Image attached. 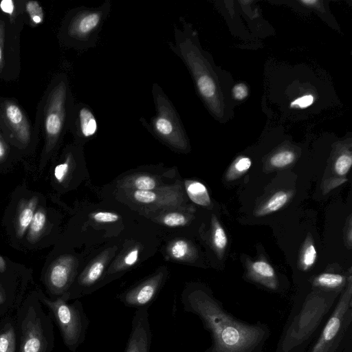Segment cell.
I'll return each instance as SVG.
<instances>
[{
	"instance_id": "1",
	"label": "cell",
	"mask_w": 352,
	"mask_h": 352,
	"mask_svg": "<svg viewBox=\"0 0 352 352\" xmlns=\"http://www.w3.org/2000/svg\"><path fill=\"white\" fill-rule=\"evenodd\" d=\"M185 311L197 316L211 335L212 344L206 352L258 351L266 336L263 328L244 324L226 313L209 294L199 289L184 292Z\"/></svg>"
},
{
	"instance_id": "2",
	"label": "cell",
	"mask_w": 352,
	"mask_h": 352,
	"mask_svg": "<svg viewBox=\"0 0 352 352\" xmlns=\"http://www.w3.org/2000/svg\"><path fill=\"white\" fill-rule=\"evenodd\" d=\"M74 104L67 76L65 73L57 74L38 103L34 121L43 135L45 153H50L69 131Z\"/></svg>"
},
{
	"instance_id": "3",
	"label": "cell",
	"mask_w": 352,
	"mask_h": 352,
	"mask_svg": "<svg viewBox=\"0 0 352 352\" xmlns=\"http://www.w3.org/2000/svg\"><path fill=\"white\" fill-rule=\"evenodd\" d=\"M111 9V1L105 0L96 7L79 6L69 10L58 31L60 43L77 50L94 47Z\"/></svg>"
},
{
	"instance_id": "4",
	"label": "cell",
	"mask_w": 352,
	"mask_h": 352,
	"mask_svg": "<svg viewBox=\"0 0 352 352\" xmlns=\"http://www.w3.org/2000/svg\"><path fill=\"white\" fill-rule=\"evenodd\" d=\"M151 94L155 114L148 121L140 118V123L162 142L179 151H185L188 146V138L175 106L157 82L153 84Z\"/></svg>"
},
{
	"instance_id": "5",
	"label": "cell",
	"mask_w": 352,
	"mask_h": 352,
	"mask_svg": "<svg viewBox=\"0 0 352 352\" xmlns=\"http://www.w3.org/2000/svg\"><path fill=\"white\" fill-rule=\"evenodd\" d=\"M45 302L54 314L65 344L70 351H76L84 342L89 325L82 303L77 300L69 304L63 297Z\"/></svg>"
},
{
	"instance_id": "6",
	"label": "cell",
	"mask_w": 352,
	"mask_h": 352,
	"mask_svg": "<svg viewBox=\"0 0 352 352\" xmlns=\"http://www.w3.org/2000/svg\"><path fill=\"white\" fill-rule=\"evenodd\" d=\"M0 130L9 144L20 148H27L40 133L18 102L5 97H0Z\"/></svg>"
},
{
	"instance_id": "7",
	"label": "cell",
	"mask_w": 352,
	"mask_h": 352,
	"mask_svg": "<svg viewBox=\"0 0 352 352\" xmlns=\"http://www.w3.org/2000/svg\"><path fill=\"white\" fill-rule=\"evenodd\" d=\"M23 24H14L0 12V78H15L21 69L20 34Z\"/></svg>"
},
{
	"instance_id": "8",
	"label": "cell",
	"mask_w": 352,
	"mask_h": 352,
	"mask_svg": "<svg viewBox=\"0 0 352 352\" xmlns=\"http://www.w3.org/2000/svg\"><path fill=\"white\" fill-rule=\"evenodd\" d=\"M163 280V274L159 273L122 293L118 298L126 307L148 309L157 297Z\"/></svg>"
},
{
	"instance_id": "9",
	"label": "cell",
	"mask_w": 352,
	"mask_h": 352,
	"mask_svg": "<svg viewBox=\"0 0 352 352\" xmlns=\"http://www.w3.org/2000/svg\"><path fill=\"white\" fill-rule=\"evenodd\" d=\"M98 124L93 109L84 102L75 103L71 113L69 131L78 144L85 143L98 132Z\"/></svg>"
},
{
	"instance_id": "10",
	"label": "cell",
	"mask_w": 352,
	"mask_h": 352,
	"mask_svg": "<svg viewBox=\"0 0 352 352\" xmlns=\"http://www.w3.org/2000/svg\"><path fill=\"white\" fill-rule=\"evenodd\" d=\"M351 296V292L349 287L327 322L312 352H328L333 344L336 343V338L339 333H341V328L346 313L350 309Z\"/></svg>"
},
{
	"instance_id": "11",
	"label": "cell",
	"mask_w": 352,
	"mask_h": 352,
	"mask_svg": "<svg viewBox=\"0 0 352 352\" xmlns=\"http://www.w3.org/2000/svg\"><path fill=\"white\" fill-rule=\"evenodd\" d=\"M152 331L148 309H136L124 352H151Z\"/></svg>"
},
{
	"instance_id": "12",
	"label": "cell",
	"mask_w": 352,
	"mask_h": 352,
	"mask_svg": "<svg viewBox=\"0 0 352 352\" xmlns=\"http://www.w3.org/2000/svg\"><path fill=\"white\" fill-rule=\"evenodd\" d=\"M72 278V260L69 257H61L51 265L47 274V283L51 291L60 294L67 289Z\"/></svg>"
},
{
	"instance_id": "13",
	"label": "cell",
	"mask_w": 352,
	"mask_h": 352,
	"mask_svg": "<svg viewBox=\"0 0 352 352\" xmlns=\"http://www.w3.org/2000/svg\"><path fill=\"white\" fill-rule=\"evenodd\" d=\"M45 343L40 321L37 319L25 320L23 329L20 352H43Z\"/></svg>"
},
{
	"instance_id": "14",
	"label": "cell",
	"mask_w": 352,
	"mask_h": 352,
	"mask_svg": "<svg viewBox=\"0 0 352 352\" xmlns=\"http://www.w3.org/2000/svg\"><path fill=\"white\" fill-rule=\"evenodd\" d=\"M37 203L36 196L32 197L28 200H21L15 221L16 234L19 238H21L29 228L35 213Z\"/></svg>"
},
{
	"instance_id": "15",
	"label": "cell",
	"mask_w": 352,
	"mask_h": 352,
	"mask_svg": "<svg viewBox=\"0 0 352 352\" xmlns=\"http://www.w3.org/2000/svg\"><path fill=\"white\" fill-rule=\"evenodd\" d=\"M104 269V261L98 260L91 264L79 277L78 284L80 288V295L85 294L91 287L96 285L101 278Z\"/></svg>"
},
{
	"instance_id": "16",
	"label": "cell",
	"mask_w": 352,
	"mask_h": 352,
	"mask_svg": "<svg viewBox=\"0 0 352 352\" xmlns=\"http://www.w3.org/2000/svg\"><path fill=\"white\" fill-rule=\"evenodd\" d=\"M186 188L189 198L195 204L207 206L210 204V199L206 187L196 181L186 182Z\"/></svg>"
},
{
	"instance_id": "17",
	"label": "cell",
	"mask_w": 352,
	"mask_h": 352,
	"mask_svg": "<svg viewBox=\"0 0 352 352\" xmlns=\"http://www.w3.org/2000/svg\"><path fill=\"white\" fill-rule=\"evenodd\" d=\"M23 10L27 23L35 28L45 21V12L43 7L37 1H24Z\"/></svg>"
},
{
	"instance_id": "18",
	"label": "cell",
	"mask_w": 352,
	"mask_h": 352,
	"mask_svg": "<svg viewBox=\"0 0 352 352\" xmlns=\"http://www.w3.org/2000/svg\"><path fill=\"white\" fill-rule=\"evenodd\" d=\"M46 223V214L43 210L35 212L32 221L29 226L28 240L31 243H36L40 238Z\"/></svg>"
},
{
	"instance_id": "19",
	"label": "cell",
	"mask_w": 352,
	"mask_h": 352,
	"mask_svg": "<svg viewBox=\"0 0 352 352\" xmlns=\"http://www.w3.org/2000/svg\"><path fill=\"white\" fill-rule=\"evenodd\" d=\"M198 93L206 101H210L215 95L216 85L210 76H205L195 80Z\"/></svg>"
},
{
	"instance_id": "20",
	"label": "cell",
	"mask_w": 352,
	"mask_h": 352,
	"mask_svg": "<svg viewBox=\"0 0 352 352\" xmlns=\"http://www.w3.org/2000/svg\"><path fill=\"white\" fill-rule=\"evenodd\" d=\"M287 201V195L283 191L275 193L267 201L265 207L260 211L261 214L278 210L282 208Z\"/></svg>"
},
{
	"instance_id": "21",
	"label": "cell",
	"mask_w": 352,
	"mask_h": 352,
	"mask_svg": "<svg viewBox=\"0 0 352 352\" xmlns=\"http://www.w3.org/2000/svg\"><path fill=\"white\" fill-rule=\"evenodd\" d=\"M344 282V277L340 274L324 273L316 279V283L322 287L336 288Z\"/></svg>"
},
{
	"instance_id": "22",
	"label": "cell",
	"mask_w": 352,
	"mask_h": 352,
	"mask_svg": "<svg viewBox=\"0 0 352 352\" xmlns=\"http://www.w3.org/2000/svg\"><path fill=\"white\" fill-rule=\"evenodd\" d=\"M15 351V334L14 329L10 328L0 333V352Z\"/></svg>"
},
{
	"instance_id": "23",
	"label": "cell",
	"mask_w": 352,
	"mask_h": 352,
	"mask_svg": "<svg viewBox=\"0 0 352 352\" xmlns=\"http://www.w3.org/2000/svg\"><path fill=\"white\" fill-rule=\"evenodd\" d=\"M65 157V161L57 164L54 169V176L58 183H62L63 182L68 170H69L73 157V153L72 151H68Z\"/></svg>"
},
{
	"instance_id": "24",
	"label": "cell",
	"mask_w": 352,
	"mask_h": 352,
	"mask_svg": "<svg viewBox=\"0 0 352 352\" xmlns=\"http://www.w3.org/2000/svg\"><path fill=\"white\" fill-rule=\"evenodd\" d=\"M294 154L291 151H283L274 155L270 163L275 167H283L291 164L294 160Z\"/></svg>"
},
{
	"instance_id": "25",
	"label": "cell",
	"mask_w": 352,
	"mask_h": 352,
	"mask_svg": "<svg viewBox=\"0 0 352 352\" xmlns=\"http://www.w3.org/2000/svg\"><path fill=\"white\" fill-rule=\"evenodd\" d=\"M252 270L256 274L263 278H271L274 276L273 267L270 264L263 261L254 263L252 264Z\"/></svg>"
},
{
	"instance_id": "26",
	"label": "cell",
	"mask_w": 352,
	"mask_h": 352,
	"mask_svg": "<svg viewBox=\"0 0 352 352\" xmlns=\"http://www.w3.org/2000/svg\"><path fill=\"white\" fill-rule=\"evenodd\" d=\"M173 257L176 259L183 258L188 252V245L184 240H178L173 243L170 249Z\"/></svg>"
},
{
	"instance_id": "27",
	"label": "cell",
	"mask_w": 352,
	"mask_h": 352,
	"mask_svg": "<svg viewBox=\"0 0 352 352\" xmlns=\"http://www.w3.org/2000/svg\"><path fill=\"white\" fill-rule=\"evenodd\" d=\"M352 164L351 157L347 155H340L335 163V170L340 175H344L350 169Z\"/></svg>"
},
{
	"instance_id": "28",
	"label": "cell",
	"mask_w": 352,
	"mask_h": 352,
	"mask_svg": "<svg viewBox=\"0 0 352 352\" xmlns=\"http://www.w3.org/2000/svg\"><path fill=\"white\" fill-rule=\"evenodd\" d=\"M186 221V217L177 212L168 213L163 218V223L170 227L184 226Z\"/></svg>"
},
{
	"instance_id": "29",
	"label": "cell",
	"mask_w": 352,
	"mask_h": 352,
	"mask_svg": "<svg viewBox=\"0 0 352 352\" xmlns=\"http://www.w3.org/2000/svg\"><path fill=\"white\" fill-rule=\"evenodd\" d=\"M134 186L138 190H151L155 188L156 182L149 176L142 175L135 179Z\"/></svg>"
},
{
	"instance_id": "30",
	"label": "cell",
	"mask_w": 352,
	"mask_h": 352,
	"mask_svg": "<svg viewBox=\"0 0 352 352\" xmlns=\"http://www.w3.org/2000/svg\"><path fill=\"white\" fill-rule=\"evenodd\" d=\"M213 243L217 248L223 250L227 244V236L224 230L217 225L213 232Z\"/></svg>"
},
{
	"instance_id": "31",
	"label": "cell",
	"mask_w": 352,
	"mask_h": 352,
	"mask_svg": "<svg viewBox=\"0 0 352 352\" xmlns=\"http://www.w3.org/2000/svg\"><path fill=\"white\" fill-rule=\"evenodd\" d=\"M136 201L143 204H150L155 201L157 195L151 190H137L133 193Z\"/></svg>"
},
{
	"instance_id": "32",
	"label": "cell",
	"mask_w": 352,
	"mask_h": 352,
	"mask_svg": "<svg viewBox=\"0 0 352 352\" xmlns=\"http://www.w3.org/2000/svg\"><path fill=\"white\" fill-rule=\"evenodd\" d=\"M316 256V250L313 245H309L307 247L302 256V264L305 270L309 268L314 263Z\"/></svg>"
},
{
	"instance_id": "33",
	"label": "cell",
	"mask_w": 352,
	"mask_h": 352,
	"mask_svg": "<svg viewBox=\"0 0 352 352\" xmlns=\"http://www.w3.org/2000/svg\"><path fill=\"white\" fill-rule=\"evenodd\" d=\"M92 218L99 223L115 222L118 220L119 215L111 212H98L92 215Z\"/></svg>"
},
{
	"instance_id": "34",
	"label": "cell",
	"mask_w": 352,
	"mask_h": 352,
	"mask_svg": "<svg viewBox=\"0 0 352 352\" xmlns=\"http://www.w3.org/2000/svg\"><path fill=\"white\" fill-rule=\"evenodd\" d=\"M314 97L311 95H307L300 97L291 103V107L298 106L300 108L307 107L312 104Z\"/></svg>"
},
{
	"instance_id": "35",
	"label": "cell",
	"mask_w": 352,
	"mask_h": 352,
	"mask_svg": "<svg viewBox=\"0 0 352 352\" xmlns=\"http://www.w3.org/2000/svg\"><path fill=\"white\" fill-rule=\"evenodd\" d=\"M9 153V143L0 130V162L6 159Z\"/></svg>"
},
{
	"instance_id": "36",
	"label": "cell",
	"mask_w": 352,
	"mask_h": 352,
	"mask_svg": "<svg viewBox=\"0 0 352 352\" xmlns=\"http://www.w3.org/2000/svg\"><path fill=\"white\" fill-rule=\"evenodd\" d=\"M138 249L135 248L129 252L124 258V265L126 266H131L134 265L138 258Z\"/></svg>"
},
{
	"instance_id": "37",
	"label": "cell",
	"mask_w": 352,
	"mask_h": 352,
	"mask_svg": "<svg viewBox=\"0 0 352 352\" xmlns=\"http://www.w3.org/2000/svg\"><path fill=\"white\" fill-rule=\"evenodd\" d=\"M234 97L238 100H242L248 95V89L245 85L238 84L233 89Z\"/></svg>"
},
{
	"instance_id": "38",
	"label": "cell",
	"mask_w": 352,
	"mask_h": 352,
	"mask_svg": "<svg viewBox=\"0 0 352 352\" xmlns=\"http://www.w3.org/2000/svg\"><path fill=\"white\" fill-rule=\"evenodd\" d=\"M252 164L248 157L241 158L235 164V168L239 172H244L248 170Z\"/></svg>"
},
{
	"instance_id": "39",
	"label": "cell",
	"mask_w": 352,
	"mask_h": 352,
	"mask_svg": "<svg viewBox=\"0 0 352 352\" xmlns=\"http://www.w3.org/2000/svg\"><path fill=\"white\" fill-rule=\"evenodd\" d=\"M6 264L4 258L0 255V272H3L6 270Z\"/></svg>"
},
{
	"instance_id": "40",
	"label": "cell",
	"mask_w": 352,
	"mask_h": 352,
	"mask_svg": "<svg viewBox=\"0 0 352 352\" xmlns=\"http://www.w3.org/2000/svg\"><path fill=\"white\" fill-rule=\"evenodd\" d=\"M302 2H303V3H308V4H309V3H316V1H302Z\"/></svg>"
},
{
	"instance_id": "41",
	"label": "cell",
	"mask_w": 352,
	"mask_h": 352,
	"mask_svg": "<svg viewBox=\"0 0 352 352\" xmlns=\"http://www.w3.org/2000/svg\"><path fill=\"white\" fill-rule=\"evenodd\" d=\"M3 302V296L1 295V294L0 293V303H1Z\"/></svg>"
}]
</instances>
